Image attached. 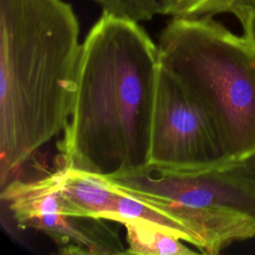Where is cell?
<instances>
[{
	"label": "cell",
	"instance_id": "12",
	"mask_svg": "<svg viewBox=\"0 0 255 255\" xmlns=\"http://www.w3.org/2000/svg\"><path fill=\"white\" fill-rule=\"evenodd\" d=\"M232 14L240 22L243 35L255 45V0H240Z\"/></svg>",
	"mask_w": 255,
	"mask_h": 255
},
{
	"label": "cell",
	"instance_id": "5",
	"mask_svg": "<svg viewBox=\"0 0 255 255\" xmlns=\"http://www.w3.org/2000/svg\"><path fill=\"white\" fill-rule=\"evenodd\" d=\"M222 163L225 160L206 116L175 77L159 64L148 165L199 169Z\"/></svg>",
	"mask_w": 255,
	"mask_h": 255
},
{
	"label": "cell",
	"instance_id": "2",
	"mask_svg": "<svg viewBox=\"0 0 255 255\" xmlns=\"http://www.w3.org/2000/svg\"><path fill=\"white\" fill-rule=\"evenodd\" d=\"M64 0H0V186L64 131L82 56Z\"/></svg>",
	"mask_w": 255,
	"mask_h": 255
},
{
	"label": "cell",
	"instance_id": "4",
	"mask_svg": "<svg viewBox=\"0 0 255 255\" xmlns=\"http://www.w3.org/2000/svg\"><path fill=\"white\" fill-rule=\"evenodd\" d=\"M106 179L187 227L202 254L216 255L233 242L255 237V198L221 164L199 169L147 165Z\"/></svg>",
	"mask_w": 255,
	"mask_h": 255
},
{
	"label": "cell",
	"instance_id": "1",
	"mask_svg": "<svg viewBox=\"0 0 255 255\" xmlns=\"http://www.w3.org/2000/svg\"><path fill=\"white\" fill-rule=\"evenodd\" d=\"M158 66L157 45L138 22L103 11L82 43L58 142L63 167L111 178L148 165Z\"/></svg>",
	"mask_w": 255,
	"mask_h": 255
},
{
	"label": "cell",
	"instance_id": "9",
	"mask_svg": "<svg viewBox=\"0 0 255 255\" xmlns=\"http://www.w3.org/2000/svg\"><path fill=\"white\" fill-rule=\"evenodd\" d=\"M240 0H157L160 15L172 18H204L231 13Z\"/></svg>",
	"mask_w": 255,
	"mask_h": 255
},
{
	"label": "cell",
	"instance_id": "7",
	"mask_svg": "<svg viewBox=\"0 0 255 255\" xmlns=\"http://www.w3.org/2000/svg\"><path fill=\"white\" fill-rule=\"evenodd\" d=\"M58 176V201L64 214L107 220L118 190L105 177L65 167Z\"/></svg>",
	"mask_w": 255,
	"mask_h": 255
},
{
	"label": "cell",
	"instance_id": "3",
	"mask_svg": "<svg viewBox=\"0 0 255 255\" xmlns=\"http://www.w3.org/2000/svg\"><path fill=\"white\" fill-rule=\"evenodd\" d=\"M158 62L206 116L225 162L255 152V45L213 17L172 18Z\"/></svg>",
	"mask_w": 255,
	"mask_h": 255
},
{
	"label": "cell",
	"instance_id": "6",
	"mask_svg": "<svg viewBox=\"0 0 255 255\" xmlns=\"http://www.w3.org/2000/svg\"><path fill=\"white\" fill-rule=\"evenodd\" d=\"M58 171L31 181L10 180L1 187V199L19 228L49 236L65 255L127 254L118 233L104 219L64 214L58 201Z\"/></svg>",
	"mask_w": 255,
	"mask_h": 255
},
{
	"label": "cell",
	"instance_id": "10",
	"mask_svg": "<svg viewBox=\"0 0 255 255\" xmlns=\"http://www.w3.org/2000/svg\"><path fill=\"white\" fill-rule=\"evenodd\" d=\"M103 11L135 22L149 21L159 14L157 0H94Z\"/></svg>",
	"mask_w": 255,
	"mask_h": 255
},
{
	"label": "cell",
	"instance_id": "11",
	"mask_svg": "<svg viewBox=\"0 0 255 255\" xmlns=\"http://www.w3.org/2000/svg\"><path fill=\"white\" fill-rule=\"evenodd\" d=\"M221 165L234 182L255 198V152L243 159Z\"/></svg>",
	"mask_w": 255,
	"mask_h": 255
},
{
	"label": "cell",
	"instance_id": "8",
	"mask_svg": "<svg viewBox=\"0 0 255 255\" xmlns=\"http://www.w3.org/2000/svg\"><path fill=\"white\" fill-rule=\"evenodd\" d=\"M127 231V254L190 255L197 253L185 246L179 238L154 225L144 222L123 224Z\"/></svg>",
	"mask_w": 255,
	"mask_h": 255
}]
</instances>
